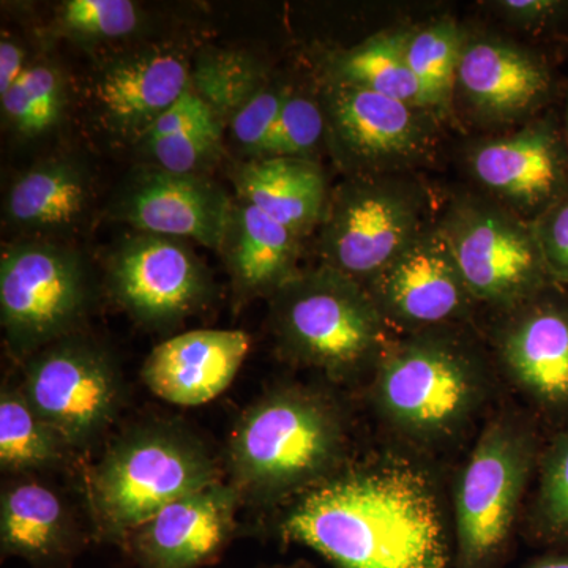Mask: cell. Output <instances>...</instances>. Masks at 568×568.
<instances>
[{"instance_id":"1","label":"cell","mask_w":568,"mask_h":568,"mask_svg":"<svg viewBox=\"0 0 568 568\" xmlns=\"http://www.w3.org/2000/svg\"><path fill=\"white\" fill-rule=\"evenodd\" d=\"M280 534L335 568H454V538L424 467L383 455L297 496Z\"/></svg>"},{"instance_id":"2","label":"cell","mask_w":568,"mask_h":568,"mask_svg":"<svg viewBox=\"0 0 568 568\" xmlns=\"http://www.w3.org/2000/svg\"><path fill=\"white\" fill-rule=\"evenodd\" d=\"M346 429L332 399L274 388L242 414L230 440L235 488L257 500L301 496L342 469Z\"/></svg>"},{"instance_id":"3","label":"cell","mask_w":568,"mask_h":568,"mask_svg":"<svg viewBox=\"0 0 568 568\" xmlns=\"http://www.w3.org/2000/svg\"><path fill=\"white\" fill-rule=\"evenodd\" d=\"M487 396V372L477 355L437 328L387 346L376 364L377 413L416 446H446L457 439Z\"/></svg>"},{"instance_id":"4","label":"cell","mask_w":568,"mask_h":568,"mask_svg":"<svg viewBox=\"0 0 568 568\" xmlns=\"http://www.w3.org/2000/svg\"><path fill=\"white\" fill-rule=\"evenodd\" d=\"M271 312L284 355L334 379L377 364L387 347V323L368 290L328 265L291 276Z\"/></svg>"},{"instance_id":"5","label":"cell","mask_w":568,"mask_h":568,"mask_svg":"<svg viewBox=\"0 0 568 568\" xmlns=\"http://www.w3.org/2000/svg\"><path fill=\"white\" fill-rule=\"evenodd\" d=\"M541 447L525 414L499 413L481 429L455 485L454 568L503 567Z\"/></svg>"},{"instance_id":"6","label":"cell","mask_w":568,"mask_h":568,"mask_svg":"<svg viewBox=\"0 0 568 568\" xmlns=\"http://www.w3.org/2000/svg\"><path fill=\"white\" fill-rule=\"evenodd\" d=\"M219 481L200 440L170 425L134 428L93 470L91 503L103 536L129 538L179 497Z\"/></svg>"},{"instance_id":"7","label":"cell","mask_w":568,"mask_h":568,"mask_svg":"<svg viewBox=\"0 0 568 568\" xmlns=\"http://www.w3.org/2000/svg\"><path fill=\"white\" fill-rule=\"evenodd\" d=\"M424 193L392 174L353 175L328 197L323 264L368 284L428 223Z\"/></svg>"},{"instance_id":"8","label":"cell","mask_w":568,"mask_h":568,"mask_svg":"<svg viewBox=\"0 0 568 568\" xmlns=\"http://www.w3.org/2000/svg\"><path fill=\"white\" fill-rule=\"evenodd\" d=\"M437 224L474 301L510 312L556 286L534 224L488 197L458 201Z\"/></svg>"},{"instance_id":"9","label":"cell","mask_w":568,"mask_h":568,"mask_svg":"<svg viewBox=\"0 0 568 568\" xmlns=\"http://www.w3.org/2000/svg\"><path fill=\"white\" fill-rule=\"evenodd\" d=\"M89 304L88 268L73 250L40 239L3 248L0 320L18 354H36L70 336Z\"/></svg>"},{"instance_id":"10","label":"cell","mask_w":568,"mask_h":568,"mask_svg":"<svg viewBox=\"0 0 568 568\" xmlns=\"http://www.w3.org/2000/svg\"><path fill=\"white\" fill-rule=\"evenodd\" d=\"M21 390L67 448L95 439L121 402V379L110 354L70 336L32 355Z\"/></svg>"},{"instance_id":"11","label":"cell","mask_w":568,"mask_h":568,"mask_svg":"<svg viewBox=\"0 0 568 568\" xmlns=\"http://www.w3.org/2000/svg\"><path fill=\"white\" fill-rule=\"evenodd\" d=\"M327 136L354 175L392 174L432 152L437 119L424 108L327 81L321 100Z\"/></svg>"},{"instance_id":"12","label":"cell","mask_w":568,"mask_h":568,"mask_svg":"<svg viewBox=\"0 0 568 568\" xmlns=\"http://www.w3.org/2000/svg\"><path fill=\"white\" fill-rule=\"evenodd\" d=\"M466 162L488 200L530 223L568 194V153L555 112L507 136L476 142Z\"/></svg>"},{"instance_id":"13","label":"cell","mask_w":568,"mask_h":568,"mask_svg":"<svg viewBox=\"0 0 568 568\" xmlns=\"http://www.w3.org/2000/svg\"><path fill=\"white\" fill-rule=\"evenodd\" d=\"M108 284L115 301L144 325L170 327L203 308L213 283L181 239L141 233L112 253Z\"/></svg>"},{"instance_id":"14","label":"cell","mask_w":568,"mask_h":568,"mask_svg":"<svg viewBox=\"0 0 568 568\" xmlns=\"http://www.w3.org/2000/svg\"><path fill=\"white\" fill-rule=\"evenodd\" d=\"M384 321L414 334L469 315L474 297L439 224H428L368 284Z\"/></svg>"},{"instance_id":"15","label":"cell","mask_w":568,"mask_h":568,"mask_svg":"<svg viewBox=\"0 0 568 568\" xmlns=\"http://www.w3.org/2000/svg\"><path fill=\"white\" fill-rule=\"evenodd\" d=\"M497 354L511 383L540 416L568 422V293L559 286L510 310Z\"/></svg>"},{"instance_id":"16","label":"cell","mask_w":568,"mask_h":568,"mask_svg":"<svg viewBox=\"0 0 568 568\" xmlns=\"http://www.w3.org/2000/svg\"><path fill=\"white\" fill-rule=\"evenodd\" d=\"M233 211L219 183L153 164L133 171L112 203L115 219L140 233L192 239L212 250H222Z\"/></svg>"},{"instance_id":"17","label":"cell","mask_w":568,"mask_h":568,"mask_svg":"<svg viewBox=\"0 0 568 568\" xmlns=\"http://www.w3.org/2000/svg\"><path fill=\"white\" fill-rule=\"evenodd\" d=\"M241 491L222 481L175 499L126 538L144 568H196L212 562L234 530Z\"/></svg>"},{"instance_id":"18","label":"cell","mask_w":568,"mask_h":568,"mask_svg":"<svg viewBox=\"0 0 568 568\" xmlns=\"http://www.w3.org/2000/svg\"><path fill=\"white\" fill-rule=\"evenodd\" d=\"M552 71L541 55L500 39H467L457 91L470 111L488 122L528 118L555 95Z\"/></svg>"},{"instance_id":"19","label":"cell","mask_w":568,"mask_h":568,"mask_svg":"<svg viewBox=\"0 0 568 568\" xmlns=\"http://www.w3.org/2000/svg\"><path fill=\"white\" fill-rule=\"evenodd\" d=\"M189 62L173 50L151 48L119 55L95 81L97 110L118 136L140 142L190 89Z\"/></svg>"},{"instance_id":"20","label":"cell","mask_w":568,"mask_h":568,"mask_svg":"<svg viewBox=\"0 0 568 568\" xmlns=\"http://www.w3.org/2000/svg\"><path fill=\"white\" fill-rule=\"evenodd\" d=\"M248 351L245 332H185L156 346L145 358L141 375L164 402L200 406L230 387Z\"/></svg>"},{"instance_id":"21","label":"cell","mask_w":568,"mask_h":568,"mask_svg":"<svg viewBox=\"0 0 568 568\" xmlns=\"http://www.w3.org/2000/svg\"><path fill=\"white\" fill-rule=\"evenodd\" d=\"M3 555L36 568H63L77 551V532L62 497L32 478L7 485L0 499Z\"/></svg>"},{"instance_id":"22","label":"cell","mask_w":568,"mask_h":568,"mask_svg":"<svg viewBox=\"0 0 568 568\" xmlns=\"http://www.w3.org/2000/svg\"><path fill=\"white\" fill-rule=\"evenodd\" d=\"M239 200L260 209L284 227L305 237L323 223L327 182L308 159H253L235 173Z\"/></svg>"},{"instance_id":"23","label":"cell","mask_w":568,"mask_h":568,"mask_svg":"<svg viewBox=\"0 0 568 568\" xmlns=\"http://www.w3.org/2000/svg\"><path fill=\"white\" fill-rule=\"evenodd\" d=\"M301 241L260 209L239 201L222 246L235 286L245 294L274 295L297 274Z\"/></svg>"},{"instance_id":"24","label":"cell","mask_w":568,"mask_h":568,"mask_svg":"<svg viewBox=\"0 0 568 568\" xmlns=\"http://www.w3.org/2000/svg\"><path fill=\"white\" fill-rule=\"evenodd\" d=\"M88 170L70 159L51 160L32 168L11 185L6 215L26 231L71 230L91 204Z\"/></svg>"},{"instance_id":"25","label":"cell","mask_w":568,"mask_h":568,"mask_svg":"<svg viewBox=\"0 0 568 568\" xmlns=\"http://www.w3.org/2000/svg\"><path fill=\"white\" fill-rule=\"evenodd\" d=\"M407 31H384L328 59L327 81L343 82L424 108L420 88L406 55ZM429 112V111H428Z\"/></svg>"},{"instance_id":"26","label":"cell","mask_w":568,"mask_h":568,"mask_svg":"<svg viewBox=\"0 0 568 568\" xmlns=\"http://www.w3.org/2000/svg\"><path fill=\"white\" fill-rule=\"evenodd\" d=\"M465 43V32L454 21H437L407 31V62L420 88L426 111L437 121L454 102Z\"/></svg>"},{"instance_id":"27","label":"cell","mask_w":568,"mask_h":568,"mask_svg":"<svg viewBox=\"0 0 568 568\" xmlns=\"http://www.w3.org/2000/svg\"><path fill=\"white\" fill-rule=\"evenodd\" d=\"M534 480L526 534L547 551H568V422L544 443Z\"/></svg>"},{"instance_id":"28","label":"cell","mask_w":568,"mask_h":568,"mask_svg":"<svg viewBox=\"0 0 568 568\" xmlns=\"http://www.w3.org/2000/svg\"><path fill=\"white\" fill-rule=\"evenodd\" d=\"M61 439L29 405L22 390L3 387L0 395V466L28 474L61 465Z\"/></svg>"},{"instance_id":"29","label":"cell","mask_w":568,"mask_h":568,"mask_svg":"<svg viewBox=\"0 0 568 568\" xmlns=\"http://www.w3.org/2000/svg\"><path fill=\"white\" fill-rule=\"evenodd\" d=\"M265 85L267 82L260 62L237 51L201 52L190 74V89L207 104L222 125L233 121Z\"/></svg>"},{"instance_id":"30","label":"cell","mask_w":568,"mask_h":568,"mask_svg":"<svg viewBox=\"0 0 568 568\" xmlns=\"http://www.w3.org/2000/svg\"><path fill=\"white\" fill-rule=\"evenodd\" d=\"M3 121L22 138L51 132L65 110V81L50 63L28 65L20 80L2 97Z\"/></svg>"},{"instance_id":"31","label":"cell","mask_w":568,"mask_h":568,"mask_svg":"<svg viewBox=\"0 0 568 568\" xmlns=\"http://www.w3.org/2000/svg\"><path fill=\"white\" fill-rule=\"evenodd\" d=\"M140 22V10L130 0H67L59 10L62 31L84 41L123 39Z\"/></svg>"},{"instance_id":"32","label":"cell","mask_w":568,"mask_h":568,"mask_svg":"<svg viewBox=\"0 0 568 568\" xmlns=\"http://www.w3.org/2000/svg\"><path fill=\"white\" fill-rule=\"evenodd\" d=\"M327 134L323 106L293 92L257 159H308Z\"/></svg>"},{"instance_id":"33","label":"cell","mask_w":568,"mask_h":568,"mask_svg":"<svg viewBox=\"0 0 568 568\" xmlns=\"http://www.w3.org/2000/svg\"><path fill=\"white\" fill-rule=\"evenodd\" d=\"M222 126L149 138L140 144L153 166L168 173L203 175L222 155Z\"/></svg>"},{"instance_id":"34","label":"cell","mask_w":568,"mask_h":568,"mask_svg":"<svg viewBox=\"0 0 568 568\" xmlns=\"http://www.w3.org/2000/svg\"><path fill=\"white\" fill-rule=\"evenodd\" d=\"M293 92L286 84H267L230 122L235 142L253 159L260 156Z\"/></svg>"},{"instance_id":"35","label":"cell","mask_w":568,"mask_h":568,"mask_svg":"<svg viewBox=\"0 0 568 568\" xmlns=\"http://www.w3.org/2000/svg\"><path fill=\"white\" fill-rule=\"evenodd\" d=\"M532 224L552 283L568 293V194Z\"/></svg>"},{"instance_id":"36","label":"cell","mask_w":568,"mask_h":568,"mask_svg":"<svg viewBox=\"0 0 568 568\" xmlns=\"http://www.w3.org/2000/svg\"><path fill=\"white\" fill-rule=\"evenodd\" d=\"M496 9L514 24L526 29H544L566 18L568 2L560 0H504Z\"/></svg>"},{"instance_id":"37","label":"cell","mask_w":568,"mask_h":568,"mask_svg":"<svg viewBox=\"0 0 568 568\" xmlns=\"http://www.w3.org/2000/svg\"><path fill=\"white\" fill-rule=\"evenodd\" d=\"M26 69L24 48L11 39L0 41V99L20 80Z\"/></svg>"},{"instance_id":"38","label":"cell","mask_w":568,"mask_h":568,"mask_svg":"<svg viewBox=\"0 0 568 568\" xmlns=\"http://www.w3.org/2000/svg\"><path fill=\"white\" fill-rule=\"evenodd\" d=\"M526 568H568V551L544 552L538 558L530 560Z\"/></svg>"},{"instance_id":"39","label":"cell","mask_w":568,"mask_h":568,"mask_svg":"<svg viewBox=\"0 0 568 568\" xmlns=\"http://www.w3.org/2000/svg\"><path fill=\"white\" fill-rule=\"evenodd\" d=\"M560 118V129H562L564 142H566V149L568 153V85L566 89V95H564L562 114Z\"/></svg>"},{"instance_id":"40","label":"cell","mask_w":568,"mask_h":568,"mask_svg":"<svg viewBox=\"0 0 568 568\" xmlns=\"http://www.w3.org/2000/svg\"><path fill=\"white\" fill-rule=\"evenodd\" d=\"M275 568H306V567L298 566V564H297V566H286V567H275Z\"/></svg>"}]
</instances>
